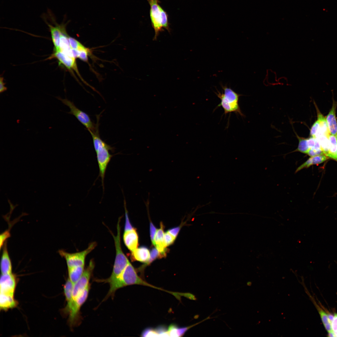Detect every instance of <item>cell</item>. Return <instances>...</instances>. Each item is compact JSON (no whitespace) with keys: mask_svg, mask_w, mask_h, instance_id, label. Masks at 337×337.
<instances>
[{"mask_svg":"<svg viewBox=\"0 0 337 337\" xmlns=\"http://www.w3.org/2000/svg\"><path fill=\"white\" fill-rule=\"evenodd\" d=\"M208 319L206 318L203 320L190 326L186 327L179 328L174 325H170L168 329V331L169 336L179 337L182 336L188 329Z\"/></svg>","mask_w":337,"mask_h":337,"instance_id":"ffe728a7","label":"cell"},{"mask_svg":"<svg viewBox=\"0 0 337 337\" xmlns=\"http://www.w3.org/2000/svg\"><path fill=\"white\" fill-rule=\"evenodd\" d=\"M306 154L310 157L324 154L323 151L321 149H317L314 148L310 149L307 152Z\"/></svg>","mask_w":337,"mask_h":337,"instance_id":"4dcf8cb0","label":"cell"},{"mask_svg":"<svg viewBox=\"0 0 337 337\" xmlns=\"http://www.w3.org/2000/svg\"><path fill=\"white\" fill-rule=\"evenodd\" d=\"M73 287V284L69 279H68L64 287V293L67 302L66 308L68 313L73 302L72 295Z\"/></svg>","mask_w":337,"mask_h":337,"instance_id":"d6986e66","label":"cell"},{"mask_svg":"<svg viewBox=\"0 0 337 337\" xmlns=\"http://www.w3.org/2000/svg\"><path fill=\"white\" fill-rule=\"evenodd\" d=\"M56 98L69 107L70 111L67 113L74 116L89 131H94L95 130L96 124L92 122L88 114L77 107L73 102L68 99H62L60 97Z\"/></svg>","mask_w":337,"mask_h":337,"instance_id":"52a82bcc","label":"cell"},{"mask_svg":"<svg viewBox=\"0 0 337 337\" xmlns=\"http://www.w3.org/2000/svg\"><path fill=\"white\" fill-rule=\"evenodd\" d=\"M331 326L335 336H337V314H335L331 323Z\"/></svg>","mask_w":337,"mask_h":337,"instance_id":"8d00e7d4","label":"cell"},{"mask_svg":"<svg viewBox=\"0 0 337 337\" xmlns=\"http://www.w3.org/2000/svg\"><path fill=\"white\" fill-rule=\"evenodd\" d=\"M78 58L81 60L86 61L88 60V55L89 52V50L88 49L85 50L80 51Z\"/></svg>","mask_w":337,"mask_h":337,"instance_id":"d590c367","label":"cell"},{"mask_svg":"<svg viewBox=\"0 0 337 337\" xmlns=\"http://www.w3.org/2000/svg\"><path fill=\"white\" fill-rule=\"evenodd\" d=\"M175 238L167 231L164 233V241L166 247L172 244L174 242Z\"/></svg>","mask_w":337,"mask_h":337,"instance_id":"f546056e","label":"cell"},{"mask_svg":"<svg viewBox=\"0 0 337 337\" xmlns=\"http://www.w3.org/2000/svg\"><path fill=\"white\" fill-rule=\"evenodd\" d=\"M223 93H221L217 90L215 93L220 99L221 101L217 107H222L224 110V113L234 112L243 116L238 104L239 97L241 95L234 91L227 85H221Z\"/></svg>","mask_w":337,"mask_h":337,"instance_id":"277c9868","label":"cell"},{"mask_svg":"<svg viewBox=\"0 0 337 337\" xmlns=\"http://www.w3.org/2000/svg\"><path fill=\"white\" fill-rule=\"evenodd\" d=\"M95 266L93 260L91 259L87 267L77 281L73 287L72 295L74 299L90 285L89 281Z\"/></svg>","mask_w":337,"mask_h":337,"instance_id":"9c48e42d","label":"cell"},{"mask_svg":"<svg viewBox=\"0 0 337 337\" xmlns=\"http://www.w3.org/2000/svg\"><path fill=\"white\" fill-rule=\"evenodd\" d=\"M10 232L8 230L4 232L1 234L0 236V248L1 249L3 246L7 239L10 237Z\"/></svg>","mask_w":337,"mask_h":337,"instance_id":"1f68e13d","label":"cell"},{"mask_svg":"<svg viewBox=\"0 0 337 337\" xmlns=\"http://www.w3.org/2000/svg\"><path fill=\"white\" fill-rule=\"evenodd\" d=\"M92 136L94 148L96 154L98 165L99 176L101 179L102 185L104 190V180L108 165L114 155L111 154L110 151H114L115 148L107 144L101 138L97 126L94 131H89Z\"/></svg>","mask_w":337,"mask_h":337,"instance_id":"6da1fadb","label":"cell"},{"mask_svg":"<svg viewBox=\"0 0 337 337\" xmlns=\"http://www.w3.org/2000/svg\"><path fill=\"white\" fill-rule=\"evenodd\" d=\"M124 198V206L125 211V216L126 220L125 231H126L132 230L134 228L130 224V222H129L128 215V212L126 208V201L125 197Z\"/></svg>","mask_w":337,"mask_h":337,"instance_id":"f1b7e54d","label":"cell"},{"mask_svg":"<svg viewBox=\"0 0 337 337\" xmlns=\"http://www.w3.org/2000/svg\"><path fill=\"white\" fill-rule=\"evenodd\" d=\"M53 58L57 59L60 64L64 66L68 69L74 70L78 73L75 58L64 54L60 50H54V53L49 57L50 59Z\"/></svg>","mask_w":337,"mask_h":337,"instance_id":"7c38bea8","label":"cell"},{"mask_svg":"<svg viewBox=\"0 0 337 337\" xmlns=\"http://www.w3.org/2000/svg\"><path fill=\"white\" fill-rule=\"evenodd\" d=\"M2 247L0 264L2 274H4L12 273V263L7 249V244L5 243Z\"/></svg>","mask_w":337,"mask_h":337,"instance_id":"9a60e30c","label":"cell"},{"mask_svg":"<svg viewBox=\"0 0 337 337\" xmlns=\"http://www.w3.org/2000/svg\"><path fill=\"white\" fill-rule=\"evenodd\" d=\"M96 246V242H93L90 243L86 249L80 252L70 253L63 250H60L58 253L66 260L68 269L84 266L86 256Z\"/></svg>","mask_w":337,"mask_h":337,"instance_id":"8992f818","label":"cell"},{"mask_svg":"<svg viewBox=\"0 0 337 337\" xmlns=\"http://www.w3.org/2000/svg\"><path fill=\"white\" fill-rule=\"evenodd\" d=\"M316 305L325 329L328 333L333 331L331 323L329 319L327 314L318 305Z\"/></svg>","mask_w":337,"mask_h":337,"instance_id":"d4e9b609","label":"cell"},{"mask_svg":"<svg viewBox=\"0 0 337 337\" xmlns=\"http://www.w3.org/2000/svg\"><path fill=\"white\" fill-rule=\"evenodd\" d=\"M68 40L70 46L72 49H74L80 51L87 49L79 42L74 38L69 37Z\"/></svg>","mask_w":337,"mask_h":337,"instance_id":"4316f807","label":"cell"},{"mask_svg":"<svg viewBox=\"0 0 337 337\" xmlns=\"http://www.w3.org/2000/svg\"><path fill=\"white\" fill-rule=\"evenodd\" d=\"M121 217H120L117 224V233L116 236L112 234L115 246L116 254L112 272L108 278L105 279H97V281L107 283L110 285L121 274L129 262L124 253L121 248L120 240V222Z\"/></svg>","mask_w":337,"mask_h":337,"instance_id":"7a4b0ae2","label":"cell"},{"mask_svg":"<svg viewBox=\"0 0 337 337\" xmlns=\"http://www.w3.org/2000/svg\"><path fill=\"white\" fill-rule=\"evenodd\" d=\"M131 252V258L132 261H137L146 263L149 259L150 252L145 247L137 248Z\"/></svg>","mask_w":337,"mask_h":337,"instance_id":"e0dca14e","label":"cell"},{"mask_svg":"<svg viewBox=\"0 0 337 337\" xmlns=\"http://www.w3.org/2000/svg\"><path fill=\"white\" fill-rule=\"evenodd\" d=\"M336 105L335 103H333L332 107L326 118L330 134L335 136L337 133V121L335 115Z\"/></svg>","mask_w":337,"mask_h":337,"instance_id":"2e32d148","label":"cell"},{"mask_svg":"<svg viewBox=\"0 0 337 337\" xmlns=\"http://www.w3.org/2000/svg\"><path fill=\"white\" fill-rule=\"evenodd\" d=\"M328 158L324 154L310 157L305 162L299 166L296 169L295 172L296 173L302 169L308 168L312 165L321 163L328 159Z\"/></svg>","mask_w":337,"mask_h":337,"instance_id":"ac0fdd59","label":"cell"},{"mask_svg":"<svg viewBox=\"0 0 337 337\" xmlns=\"http://www.w3.org/2000/svg\"><path fill=\"white\" fill-rule=\"evenodd\" d=\"M329 139V149L326 156L337 161V141L335 136L330 134Z\"/></svg>","mask_w":337,"mask_h":337,"instance_id":"603a6c76","label":"cell"},{"mask_svg":"<svg viewBox=\"0 0 337 337\" xmlns=\"http://www.w3.org/2000/svg\"><path fill=\"white\" fill-rule=\"evenodd\" d=\"M320 126V122L318 119L314 123L312 126L310 132L311 136L315 137L317 134Z\"/></svg>","mask_w":337,"mask_h":337,"instance_id":"836d02e7","label":"cell"},{"mask_svg":"<svg viewBox=\"0 0 337 337\" xmlns=\"http://www.w3.org/2000/svg\"><path fill=\"white\" fill-rule=\"evenodd\" d=\"M164 226L162 222L160 223V228L157 230L154 238L155 246L160 253V257L166 256L168 250L164 241Z\"/></svg>","mask_w":337,"mask_h":337,"instance_id":"4fadbf2b","label":"cell"},{"mask_svg":"<svg viewBox=\"0 0 337 337\" xmlns=\"http://www.w3.org/2000/svg\"><path fill=\"white\" fill-rule=\"evenodd\" d=\"M84 270V266L68 269L69 279L74 285L80 278Z\"/></svg>","mask_w":337,"mask_h":337,"instance_id":"44dd1931","label":"cell"},{"mask_svg":"<svg viewBox=\"0 0 337 337\" xmlns=\"http://www.w3.org/2000/svg\"><path fill=\"white\" fill-rule=\"evenodd\" d=\"M90 288V285H89L82 292L73 299V303L68 312L69 322L71 326L78 323L80 320V308L88 297Z\"/></svg>","mask_w":337,"mask_h":337,"instance_id":"ba28073f","label":"cell"},{"mask_svg":"<svg viewBox=\"0 0 337 337\" xmlns=\"http://www.w3.org/2000/svg\"><path fill=\"white\" fill-rule=\"evenodd\" d=\"M157 231L155 226L151 221L150 222V234L151 240L153 245L155 246L154 238Z\"/></svg>","mask_w":337,"mask_h":337,"instance_id":"d6a6232c","label":"cell"},{"mask_svg":"<svg viewBox=\"0 0 337 337\" xmlns=\"http://www.w3.org/2000/svg\"><path fill=\"white\" fill-rule=\"evenodd\" d=\"M299 140V144L297 149L294 152L298 151L306 154L309 149L307 144V139L299 137L297 135Z\"/></svg>","mask_w":337,"mask_h":337,"instance_id":"484cf974","label":"cell"},{"mask_svg":"<svg viewBox=\"0 0 337 337\" xmlns=\"http://www.w3.org/2000/svg\"><path fill=\"white\" fill-rule=\"evenodd\" d=\"M7 89V87L5 86V83L3 81V78L1 77L0 78V92L2 93Z\"/></svg>","mask_w":337,"mask_h":337,"instance_id":"74e56055","label":"cell"},{"mask_svg":"<svg viewBox=\"0 0 337 337\" xmlns=\"http://www.w3.org/2000/svg\"><path fill=\"white\" fill-rule=\"evenodd\" d=\"M16 302L13 296L0 293V307L1 309L7 310L15 306Z\"/></svg>","mask_w":337,"mask_h":337,"instance_id":"7402d4cb","label":"cell"},{"mask_svg":"<svg viewBox=\"0 0 337 337\" xmlns=\"http://www.w3.org/2000/svg\"><path fill=\"white\" fill-rule=\"evenodd\" d=\"M140 277L129 262L120 276L110 285V288L104 300L110 296L113 297L116 291L124 286L137 284Z\"/></svg>","mask_w":337,"mask_h":337,"instance_id":"5b68a950","label":"cell"},{"mask_svg":"<svg viewBox=\"0 0 337 337\" xmlns=\"http://www.w3.org/2000/svg\"><path fill=\"white\" fill-rule=\"evenodd\" d=\"M335 137H336V140H337V134H336V135H335Z\"/></svg>","mask_w":337,"mask_h":337,"instance_id":"ab89813d","label":"cell"},{"mask_svg":"<svg viewBox=\"0 0 337 337\" xmlns=\"http://www.w3.org/2000/svg\"><path fill=\"white\" fill-rule=\"evenodd\" d=\"M150 5L149 15L151 25L154 31L153 40H156L160 32L164 31L163 28L170 32L168 15L159 4V0H147Z\"/></svg>","mask_w":337,"mask_h":337,"instance_id":"3957f363","label":"cell"},{"mask_svg":"<svg viewBox=\"0 0 337 337\" xmlns=\"http://www.w3.org/2000/svg\"><path fill=\"white\" fill-rule=\"evenodd\" d=\"M186 223V222H183L182 224L180 226L170 229L168 231L176 238L177 237L181 228L183 225H184Z\"/></svg>","mask_w":337,"mask_h":337,"instance_id":"e575fe53","label":"cell"},{"mask_svg":"<svg viewBox=\"0 0 337 337\" xmlns=\"http://www.w3.org/2000/svg\"><path fill=\"white\" fill-rule=\"evenodd\" d=\"M329 136L325 135H321L315 137L319 142L324 154L326 156L328 153L329 149Z\"/></svg>","mask_w":337,"mask_h":337,"instance_id":"cb8c5ba5","label":"cell"},{"mask_svg":"<svg viewBox=\"0 0 337 337\" xmlns=\"http://www.w3.org/2000/svg\"><path fill=\"white\" fill-rule=\"evenodd\" d=\"M160 258V253L157 249L155 247L152 249L150 254L149 259L148 262L145 265L150 264L157 258Z\"/></svg>","mask_w":337,"mask_h":337,"instance_id":"83f0119b","label":"cell"},{"mask_svg":"<svg viewBox=\"0 0 337 337\" xmlns=\"http://www.w3.org/2000/svg\"><path fill=\"white\" fill-rule=\"evenodd\" d=\"M123 238L125 245L131 252L137 248L138 244V237L135 228L125 231Z\"/></svg>","mask_w":337,"mask_h":337,"instance_id":"5bb4252c","label":"cell"},{"mask_svg":"<svg viewBox=\"0 0 337 337\" xmlns=\"http://www.w3.org/2000/svg\"><path fill=\"white\" fill-rule=\"evenodd\" d=\"M49 16L54 25L49 23L46 20H44L50 29L52 41L54 46V50H60V37L62 32L66 30V25L63 23L60 24L57 23L55 17L50 12H49Z\"/></svg>","mask_w":337,"mask_h":337,"instance_id":"30bf717a","label":"cell"},{"mask_svg":"<svg viewBox=\"0 0 337 337\" xmlns=\"http://www.w3.org/2000/svg\"><path fill=\"white\" fill-rule=\"evenodd\" d=\"M0 283V293L13 296L15 281L12 273L2 274Z\"/></svg>","mask_w":337,"mask_h":337,"instance_id":"8fae6325","label":"cell"},{"mask_svg":"<svg viewBox=\"0 0 337 337\" xmlns=\"http://www.w3.org/2000/svg\"><path fill=\"white\" fill-rule=\"evenodd\" d=\"M8 203H9V204L10 206V212L11 213L13 211V209H14V208L17 205V204H16V205L15 206H14L13 205V204H12L11 203V201L9 199L8 200Z\"/></svg>","mask_w":337,"mask_h":337,"instance_id":"f35d334b","label":"cell"}]
</instances>
